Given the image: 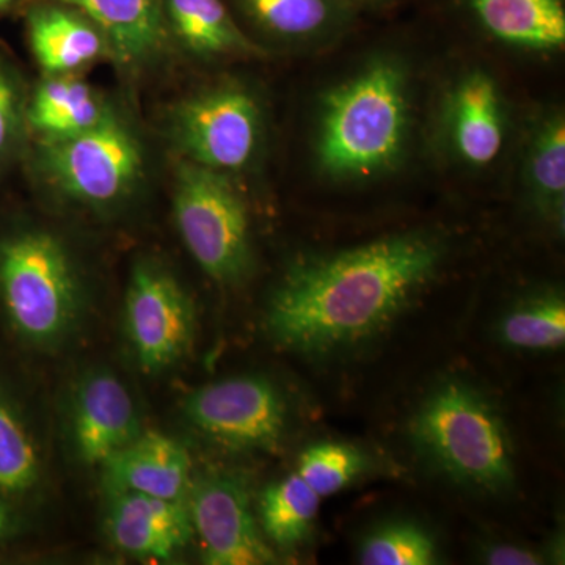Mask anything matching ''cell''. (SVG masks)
Masks as SVG:
<instances>
[{"label":"cell","instance_id":"3957f363","mask_svg":"<svg viewBox=\"0 0 565 565\" xmlns=\"http://www.w3.org/2000/svg\"><path fill=\"white\" fill-rule=\"evenodd\" d=\"M407 117L403 71L394 63H375L327 96L319 166L341 178L381 172L403 151Z\"/></svg>","mask_w":565,"mask_h":565},{"label":"cell","instance_id":"5b68a950","mask_svg":"<svg viewBox=\"0 0 565 565\" xmlns=\"http://www.w3.org/2000/svg\"><path fill=\"white\" fill-rule=\"evenodd\" d=\"M174 221L185 247L212 280L233 285L252 269L247 207L225 174L182 162L174 184Z\"/></svg>","mask_w":565,"mask_h":565},{"label":"cell","instance_id":"f546056e","mask_svg":"<svg viewBox=\"0 0 565 565\" xmlns=\"http://www.w3.org/2000/svg\"><path fill=\"white\" fill-rule=\"evenodd\" d=\"M11 0H0V11L10 6Z\"/></svg>","mask_w":565,"mask_h":565},{"label":"cell","instance_id":"cb8c5ba5","mask_svg":"<svg viewBox=\"0 0 565 565\" xmlns=\"http://www.w3.org/2000/svg\"><path fill=\"white\" fill-rule=\"evenodd\" d=\"M360 563L366 565H429L437 563V546L415 523H392L364 539Z\"/></svg>","mask_w":565,"mask_h":565},{"label":"cell","instance_id":"484cf974","mask_svg":"<svg viewBox=\"0 0 565 565\" xmlns=\"http://www.w3.org/2000/svg\"><path fill=\"white\" fill-rule=\"evenodd\" d=\"M247 6L256 20L281 35H308L329 18L327 0H247Z\"/></svg>","mask_w":565,"mask_h":565},{"label":"cell","instance_id":"8992f818","mask_svg":"<svg viewBox=\"0 0 565 565\" xmlns=\"http://www.w3.org/2000/svg\"><path fill=\"white\" fill-rule=\"evenodd\" d=\"M40 159L55 188L96 206L125 199L143 172L139 140L114 114L87 131L43 139Z\"/></svg>","mask_w":565,"mask_h":565},{"label":"cell","instance_id":"52a82bcc","mask_svg":"<svg viewBox=\"0 0 565 565\" xmlns=\"http://www.w3.org/2000/svg\"><path fill=\"white\" fill-rule=\"evenodd\" d=\"M122 327L141 370L161 373L191 353L196 334L195 305L169 270L140 262L126 289Z\"/></svg>","mask_w":565,"mask_h":565},{"label":"cell","instance_id":"e0dca14e","mask_svg":"<svg viewBox=\"0 0 565 565\" xmlns=\"http://www.w3.org/2000/svg\"><path fill=\"white\" fill-rule=\"evenodd\" d=\"M487 31L519 46L553 50L565 41V11L559 0H473Z\"/></svg>","mask_w":565,"mask_h":565},{"label":"cell","instance_id":"4316f807","mask_svg":"<svg viewBox=\"0 0 565 565\" xmlns=\"http://www.w3.org/2000/svg\"><path fill=\"white\" fill-rule=\"evenodd\" d=\"M20 120L18 88L9 71L0 65V158L9 150Z\"/></svg>","mask_w":565,"mask_h":565},{"label":"cell","instance_id":"ffe728a7","mask_svg":"<svg viewBox=\"0 0 565 565\" xmlns=\"http://www.w3.org/2000/svg\"><path fill=\"white\" fill-rule=\"evenodd\" d=\"M321 497L299 475L267 487L259 500L263 533L280 548H292L310 534Z\"/></svg>","mask_w":565,"mask_h":565},{"label":"cell","instance_id":"603a6c76","mask_svg":"<svg viewBox=\"0 0 565 565\" xmlns=\"http://www.w3.org/2000/svg\"><path fill=\"white\" fill-rule=\"evenodd\" d=\"M530 181L545 211L564 217L565 125L555 117L535 137L530 156Z\"/></svg>","mask_w":565,"mask_h":565},{"label":"cell","instance_id":"44dd1931","mask_svg":"<svg viewBox=\"0 0 565 565\" xmlns=\"http://www.w3.org/2000/svg\"><path fill=\"white\" fill-rule=\"evenodd\" d=\"M174 32L185 46L202 54L248 47L221 0H167Z\"/></svg>","mask_w":565,"mask_h":565},{"label":"cell","instance_id":"7402d4cb","mask_svg":"<svg viewBox=\"0 0 565 565\" xmlns=\"http://www.w3.org/2000/svg\"><path fill=\"white\" fill-rule=\"evenodd\" d=\"M500 337L504 344L525 351L563 348L565 341V303L561 297L546 296L530 300L504 316Z\"/></svg>","mask_w":565,"mask_h":565},{"label":"cell","instance_id":"ac0fdd59","mask_svg":"<svg viewBox=\"0 0 565 565\" xmlns=\"http://www.w3.org/2000/svg\"><path fill=\"white\" fill-rule=\"evenodd\" d=\"M110 114L84 82L52 79L33 95L29 121L43 139H52L87 131Z\"/></svg>","mask_w":565,"mask_h":565},{"label":"cell","instance_id":"30bf717a","mask_svg":"<svg viewBox=\"0 0 565 565\" xmlns=\"http://www.w3.org/2000/svg\"><path fill=\"white\" fill-rule=\"evenodd\" d=\"M193 534L210 565L274 563L252 511L250 493L237 475L212 471L192 481L188 494Z\"/></svg>","mask_w":565,"mask_h":565},{"label":"cell","instance_id":"6da1fadb","mask_svg":"<svg viewBox=\"0 0 565 565\" xmlns=\"http://www.w3.org/2000/svg\"><path fill=\"white\" fill-rule=\"evenodd\" d=\"M441 245L401 234L296 264L267 303L264 327L286 351L326 355L388 329L433 280Z\"/></svg>","mask_w":565,"mask_h":565},{"label":"cell","instance_id":"4fadbf2b","mask_svg":"<svg viewBox=\"0 0 565 565\" xmlns=\"http://www.w3.org/2000/svg\"><path fill=\"white\" fill-rule=\"evenodd\" d=\"M104 492H136L185 500L191 490L188 449L159 433H141L102 465Z\"/></svg>","mask_w":565,"mask_h":565},{"label":"cell","instance_id":"f1b7e54d","mask_svg":"<svg viewBox=\"0 0 565 565\" xmlns=\"http://www.w3.org/2000/svg\"><path fill=\"white\" fill-rule=\"evenodd\" d=\"M13 520H11L9 508L6 505V500L0 498V537L10 533Z\"/></svg>","mask_w":565,"mask_h":565},{"label":"cell","instance_id":"d4e9b609","mask_svg":"<svg viewBox=\"0 0 565 565\" xmlns=\"http://www.w3.org/2000/svg\"><path fill=\"white\" fill-rule=\"evenodd\" d=\"M364 468L366 460L353 446L319 444L300 456L296 473L322 498L343 490Z\"/></svg>","mask_w":565,"mask_h":565},{"label":"cell","instance_id":"5bb4252c","mask_svg":"<svg viewBox=\"0 0 565 565\" xmlns=\"http://www.w3.org/2000/svg\"><path fill=\"white\" fill-rule=\"evenodd\" d=\"M451 134L459 154L473 166H487L503 147V111L497 85L475 73L459 85L451 103Z\"/></svg>","mask_w":565,"mask_h":565},{"label":"cell","instance_id":"9a60e30c","mask_svg":"<svg viewBox=\"0 0 565 565\" xmlns=\"http://www.w3.org/2000/svg\"><path fill=\"white\" fill-rule=\"evenodd\" d=\"M87 14L125 62H141L162 46V0H62Z\"/></svg>","mask_w":565,"mask_h":565},{"label":"cell","instance_id":"7c38bea8","mask_svg":"<svg viewBox=\"0 0 565 565\" xmlns=\"http://www.w3.org/2000/svg\"><path fill=\"white\" fill-rule=\"evenodd\" d=\"M106 533L111 545L139 559L169 561L193 534L185 500H166L136 492L106 493Z\"/></svg>","mask_w":565,"mask_h":565},{"label":"cell","instance_id":"83f0119b","mask_svg":"<svg viewBox=\"0 0 565 565\" xmlns=\"http://www.w3.org/2000/svg\"><path fill=\"white\" fill-rule=\"evenodd\" d=\"M487 564L497 565H533L541 564L539 557L523 548L512 545L492 546L486 555Z\"/></svg>","mask_w":565,"mask_h":565},{"label":"cell","instance_id":"d6986e66","mask_svg":"<svg viewBox=\"0 0 565 565\" xmlns=\"http://www.w3.org/2000/svg\"><path fill=\"white\" fill-rule=\"evenodd\" d=\"M43 479L40 446L20 408L0 388V498L28 497Z\"/></svg>","mask_w":565,"mask_h":565},{"label":"cell","instance_id":"ba28073f","mask_svg":"<svg viewBox=\"0 0 565 565\" xmlns=\"http://www.w3.org/2000/svg\"><path fill=\"white\" fill-rule=\"evenodd\" d=\"M182 412L204 437L233 449L274 451L286 429L280 392L258 375L204 385L185 397Z\"/></svg>","mask_w":565,"mask_h":565},{"label":"cell","instance_id":"8fae6325","mask_svg":"<svg viewBox=\"0 0 565 565\" xmlns=\"http://www.w3.org/2000/svg\"><path fill=\"white\" fill-rule=\"evenodd\" d=\"M66 424L74 456L92 467H99L143 433L132 394L104 367L77 379L70 393Z\"/></svg>","mask_w":565,"mask_h":565},{"label":"cell","instance_id":"277c9868","mask_svg":"<svg viewBox=\"0 0 565 565\" xmlns=\"http://www.w3.org/2000/svg\"><path fill=\"white\" fill-rule=\"evenodd\" d=\"M412 437L423 455L456 482L500 492L514 481L504 424L468 386L455 382L435 390L416 412Z\"/></svg>","mask_w":565,"mask_h":565},{"label":"cell","instance_id":"7a4b0ae2","mask_svg":"<svg viewBox=\"0 0 565 565\" xmlns=\"http://www.w3.org/2000/svg\"><path fill=\"white\" fill-rule=\"evenodd\" d=\"M0 308L22 343L55 351L79 329L85 291L66 245L43 230L0 236Z\"/></svg>","mask_w":565,"mask_h":565},{"label":"cell","instance_id":"9c48e42d","mask_svg":"<svg viewBox=\"0 0 565 565\" xmlns=\"http://www.w3.org/2000/svg\"><path fill=\"white\" fill-rule=\"evenodd\" d=\"M262 115L243 88L221 87L181 104L173 120L174 140L191 162L207 169L241 170L258 147Z\"/></svg>","mask_w":565,"mask_h":565},{"label":"cell","instance_id":"2e32d148","mask_svg":"<svg viewBox=\"0 0 565 565\" xmlns=\"http://www.w3.org/2000/svg\"><path fill=\"white\" fill-rule=\"evenodd\" d=\"M29 36L36 61L47 73L81 68L103 54L102 33L62 9H41L29 18Z\"/></svg>","mask_w":565,"mask_h":565}]
</instances>
